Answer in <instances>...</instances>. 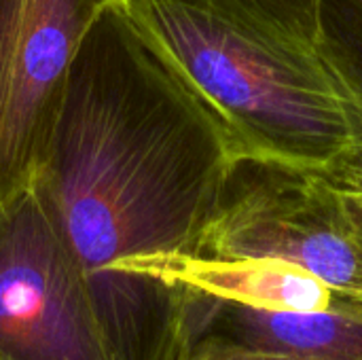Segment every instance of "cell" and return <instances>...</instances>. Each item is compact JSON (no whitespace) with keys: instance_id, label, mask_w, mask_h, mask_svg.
<instances>
[{"instance_id":"3","label":"cell","mask_w":362,"mask_h":360,"mask_svg":"<svg viewBox=\"0 0 362 360\" xmlns=\"http://www.w3.org/2000/svg\"><path fill=\"white\" fill-rule=\"evenodd\" d=\"M195 255L278 259L362 301V187L339 163L240 155Z\"/></svg>"},{"instance_id":"11","label":"cell","mask_w":362,"mask_h":360,"mask_svg":"<svg viewBox=\"0 0 362 360\" xmlns=\"http://www.w3.org/2000/svg\"><path fill=\"white\" fill-rule=\"evenodd\" d=\"M335 163H339V166L344 168V172L362 187V144L358 149H354L352 153L344 155V157H341L339 161H335Z\"/></svg>"},{"instance_id":"5","label":"cell","mask_w":362,"mask_h":360,"mask_svg":"<svg viewBox=\"0 0 362 360\" xmlns=\"http://www.w3.org/2000/svg\"><path fill=\"white\" fill-rule=\"evenodd\" d=\"M110 0H0V208L30 189L66 81Z\"/></svg>"},{"instance_id":"10","label":"cell","mask_w":362,"mask_h":360,"mask_svg":"<svg viewBox=\"0 0 362 360\" xmlns=\"http://www.w3.org/2000/svg\"><path fill=\"white\" fill-rule=\"evenodd\" d=\"M180 360H291L284 356H274L265 352H255V350H244L235 348L223 342H216L212 337H199L195 339L185 356Z\"/></svg>"},{"instance_id":"2","label":"cell","mask_w":362,"mask_h":360,"mask_svg":"<svg viewBox=\"0 0 362 360\" xmlns=\"http://www.w3.org/2000/svg\"><path fill=\"white\" fill-rule=\"evenodd\" d=\"M225 121L238 157L333 166L362 144V108L316 45L240 0H121Z\"/></svg>"},{"instance_id":"9","label":"cell","mask_w":362,"mask_h":360,"mask_svg":"<svg viewBox=\"0 0 362 360\" xmlns=\"http://www.w3.org/2000/svg\"><path fill=\"white\" fill-rule=\"evenodd\" d=\"M259 13L263 19L284 30L286 34L316 45L318 17L316 0H240Z\"/></svg>"},{"instance_id":"7","label":"cell","mask_w":362,"mask_h":360,"mask_svg":"<svg viewBox=\"0 0 362 360\" xmlns=\"http://www.w3.org/2000/svg\"><path fill=\"white\" fill-rule=\"evenodd\" d=\"M161 280L178 291L263 312H320L339 295L316 276L278 259L178 255L163 265Z\"/></svg>"},{"instance_id":"1","label":"cell","mask_w":362,"mask_h":360,"mask_svg":"<svg viewBox=\"0 0 362 360\" xmlns=\"http://www.w3.org/2000/svg\"><path fill=\"white\" fill-rule=\"evenodd\" d=\"M235 157L221 115L110 0L78 47L30 191L117 360H180L193 344L191 295L161 269L197 252Z\"/></svg>"},{"instance_id":"4","label":"cell","mask_w":362,"mask_h":360,"mask_svg":"<svg viewBox=\"0 0 362 360\" xmlns=\"http://www.w3.org/2000/svg\"><path fill=\"white\" fill-rule=\"evenodd\" d=\"M0 360H117L74 259L30 189L0 208Z\"/></svg>"},{"instance_id":"8","label":"cell","mask_w":362,"mask_h":360,"mask_svg":"<svg viewBox=\"0 0 362 360\" xmlns=\"http://www.w3.org/2000/svg\"><path fill=\"white\" fill-rule=\"evenodd\" d=\"M316 47L362 108V0H316Z\"/></svg>"},{"instance_id":"6","label":"cell","mask_w":362,"mask_h":360,"mask_svg":"<svg viewBox=\"0 0 362 360\" xmlns=\"http://www.w3.org/2000/svg\"><path fill=\"white\" fill-rule=\"evenodd\" d=\"M195 295V293H193ZM199 337L291 360H362V301L320 312H263L195 295Z\"/></svg>"}]
</instances>
